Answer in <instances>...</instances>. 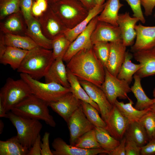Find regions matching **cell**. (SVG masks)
I'll return each mask as SVG.
<instances>
[{
	"label": "cell",
	"mask_w": 155,
	"mask_h": 155,
	"mask_svg": "<svg viewBox=\"0 0 155 155\" xmlns=\"http://www.w3.org/2000/svg\"><path fill=\"white\" fill-rule=\"evenodd\" d=\"M129 102L125 103L123 102H119L117 100L114 104L121 113L127 118L129 122H138L141 118L150 110V107L144 110H140L133 106V101L129 98Z\"/></svg>",
	"instance_id": "f1b7e54d"
},
{
	"label": "cell",
	"mask_w": 155,
	"mask_h": 155,
	"mask_svg": "<svg viewBox=\"0 0 155 155\" xmlns=\"http://www.w3.org/2000/svg\"><path fill=\"white\" fill-rule=\"evenodd\" d=\"M0 23V30L4 34L25 35L26 24L20 11L10 14Z\"/></svg>",
	"instance_id": "ffe728a7"
},
{
	"label": "cell",
	"mask_w": 155,
	"mask_h": 155,
	"mask_svg": "<svg viewBox=\"0 0 155 155\" xmlns=\"http://www.w3.org/2000/svg\"><path fill=\"white\" fill-rule=\"evenodd\" d=\"M66 68L68 81L70 85V92L77 99L90 104L100 113L98 106L90 98L81 85L78 79Z\"/></svg>",
	"instance_id": "f546056e"
},
{
	"label": "cell",
	"mask_w": 155,
	"mask_h": 155,
	"mask_svg": "<svg viewBox=\"0 0 155 155\" xmlns=\"http://www.w3.org/2000/svg\"><path fill=\"white\" fill-rule=\"evenodd\" d=\"M153 97H154V98H155V87L154 88V90H153Z\"/></svg>",
	"instance_id": "91938a15"
},
{
	"label": "cell",
	"mask_w": 155,
	"mask_h": 155,
	"mask_svg": "<svg viewBox=\"0 0 155 155\" xmlns=\"http://www.w3.org/2000/svg\"><path fill=\"white\" fill-rule=\"evenodd\" d=\"M124 136L126 140L134 141L141 147L150 140L145 129L138 122H129Z\"/></svg>",
	"instance_id": "4316f807"
},
{
	"label": "cell",
	"mask_w": 155,
	"mask_h": 155,
	"mask_svg": "<svg viewBox=\"0 0 155 155\" xmlns=\"http://www.w3.org/2000/svg\"><path fill=\"white\" fill-rule=\"evenodd\" d=\"M153 100L154 102H155V98H154L153 99Z\"/></svg>",
	"instance_id": "be15d7a7"
},
{
	"label": "cell",
	"mask_w": 155,
	"mask_h": 155,
	"mask_svg": "<svg viewBox=\"0 0 155 155\" xmlns=\"http://www.w3.org/2000/svg\"><path fill=\"white\" fill-rule=\"evenodd\" d=\"M50 133L45 132L42 139L40 144L41 155H53L51 150L49 144V137Z\"/></svg>",
	"instance_id": "ee69618b"
},
{
	"label": "cell",
	"mask_w": 155,
	"mask_h": 155,
	"mask_svg": "<svg viewBox=\"0 0 155 155\" xmlns=\"http://www.w3.org/2000/svg\"><path fill=\"white\" fill-rule=\"evenodd\" d=\"M94 129L97 140L102 149L109 152L119 144L120 141L112 137L105 128L95 126Z\"/></svg>",
	"instance_id": "836d02e7"
},
{
	"label": "cell",
	"mask_w": 155,
	"mask_h": 155,
	"mask_svg": "<svg viewBox=\"0 0 155 155\" xmlns=\"http://www.w3.org/2000/svg\"><path fill=\"white\" fill-rule=\"evenodd\" d=\"M50 5L55 3L60 0H46Z\"/></svg>",
	"instance_id": "9f6ffc18"
},
{
	"label": "cell",
	"mask_w": 155,
	"mask_h": 155,
	"mask_svg": "<svg viewBox=\"0 0 155 155\" xmlns=\"http://www.w3.org/2000/svg\"><path fill=\"white\" fill-rule=\"evenodd\" d=\"M32 12L33 16L36 18L41 16L43 13L35 0L33 2L32 7Z\"/></svg>",
	"instance_id": "681fc988"
},
{
	"label": "cell",
	"mask_w": 155,
	"mask_h": 155,
	"mask_svg": "<svg viewBox=\"0 0 155 155\" xmlns=\"http://www.w3.org/2000/svg\"><path fill=\"white\" fill-rule=\"evenodd\" d=\"M105 3L103 9L97 16L98 21L118 26V12L123 5L120 2V0H108Z\"/></svg>",
	"instance_id": "484cf974"
},
{
	"label": "cell",
	"mask_w": 155,
	"mask_h": 155,
	"mask_svg": "<svg viewBox=\"0 0 155 155\" xmlns=\"http://www.w3.org/2000/svg\"><path fill=\"white\" fill-rule=\"evenodd\" d=\"M126 139L125 136L120 140L119 144L115 148L109 152V155H125Z\"/></svg>",
	"instance_id": "bcb514c9"
},
{
	"label": "cell",
	"mask_w": 155,
	"mask_h": 155,
	"mask_svg": "<svg viewBox=\"0 0 155 155\" xmlns=\"http://www.w3.org/2000/svg\"><path fill=\"white\" fill-rule=\"evenodd\" d=\"M133 78L134 82L131 87V90L137 99L134 107L140 110L149 108L154 103L153 99L150 98L145 94L141 85V78L135 73Z\"/></svg>",
	"instance_id": "83f0119b"
},
{
	"label": "cell",
	"mask_w": 155,
	"mask_h": 155,
	"mask_svg": "<svg viewBox=\"0 0 155 155\" xmlns=\"http://www.w3.org/2000/svg\"><path fill=\"white\" fill-rule=\"evenodd\" d=\"M133 55L128 51L126 52L125 59L117 77L120 80H123L129 84L131 83L134 75L141 68L140 63L136 64L131 60Z\"/></svg>",
	"instance_id": "d6a6232c"
},
{
	"label": "cell",
	"mask_w": 155,
	"mask_h": 155,
	"mask_svg": "<svg viewBox=\"0 0 155 155\" xmlns=\"http://www.w3.org/2000/svg\"><path fill=\"white\" fill-rule=\"evenodd\" d=\"M152 50L155 52V46Z\"/></svg>",
	"instance_id": "94428289"
},
{
	"label": "cell",
	"mask_w": 155,
	"mask_h": 155,
	"mask_svg": "<svg viewBox=\"0 0 155 155\" xmlns=\"http://www.w3.org/2000/svg\"><path fill=\"white\" fill-rule=\"evenodd\" d=\"M67 68L79 80L89 82L99 87L104 80L105 67L92 48L78 52L67 63Z\"/></svg>",
	"instance_id": "6da1fadb"
},
{
	"label": "cell",
	"mask_w": 155,
	"mask_h": 155,
	"mask_svg": "<svg viewBox=\"0 0 155 155\" xmlns=\"http://www.w3.org/2000/svg\"><path fill=\"white\" fill-rule=\"evenodd\" d=\"M97 5H101L104 3L105 0H96Z\"/></svg>",
	"instance_id": "6f0895ef"
},
{
	"label": "cell",
	"mask_w": 155,
	"mask_h": 155,
	"mask_svg": "<svg viewBox=\"0 0 155 155\" xmlns=\"http://www.w3.org/2000/svg\"><path fill=\"white\" fill-rule=\"evenodd\" d=\"M104 80L100 87L105 94L110 102L113 105L117 98L126 99L131 92L129 84L125 80L118 79L110 73L105 68Z\"/></svg>",
	"instance_id": "ba28073f"
},
{
	"label": "cell",
	"mask_w": 155,
	"mask_h": 155,
	"mask_svg": "<svg viewBox=\"0 0 155 155\" xmlns=\"http://www.w3.org/2000/svg\"><path fill=\"white\" fill-rule=\"evenodd\" d=\"M67 123L70 134V144L72 146L80 137L95 127L87 119L81 105L72 115Z\"/></svg>",
	"instance_id": "30bf717a"
},
{
	"label": "cell",
	"mask_w": 155,
	"mask_h": 155,
	"mask_svg": "<svg viewBox=\"0 0 155 155\" xmlns=\"http://www.w3.org/2000/svg\"><path fill=\"white\" fill-rule=\"evenodd\" d=\"M55 60L52 50L38 47L28 51L17 70L38 80L44 77Z\"/></svg>",
	"instance_id": "7a4b0ae2"
},
{
	"label": "cell",
	"mask_w": 155,
	"mask_h": 155,
	"mask_svg": "<svg viewBox=\"0 0 155 155\" xmlns=\"http://www.w3.org/2000/svg\"><path fill=\"white\" fill-rule=\"evenodd\" d=\"M28 51L7 46L3 54L0 57V63L5 65H9L13 70H17Z\"/></svg>",
	"instance_id": "cb8c5ba5"
},
{
	"label": "cell",
	"mask_w": 155,
	"mask_h": 155,
	"mask_svg": "<svg viewBox=\"0 0 155 155\" xmlns=\"http://www.w3.org/2000/svg\"><path fill=\"white\" fill-rule=\"evenodd\" d=\"M93 45L100 42H113L122 41L118 26L102 21H98L91 36Z\"/></svg>",
	"instance_id": "9a60e30c"
},
{
	"label": "cell",
	"mask_w": 155,
	"mask_h": 155,
	"mask_svg": "<svg viewBox=\"0 0 155 155\" xmlns=\"http://www.w3.org/2000/svg\"><path fill=\"white\" fill-rule=\"evenodd\" d=\"M22 0H0V19L20 11Z\"/></svg>",
	"instance_id": "74e56055"
},
{
	"label": "cell",
	"mask_w": 155,
	"mask_h": 155,
	"mask_svg": "<svg viewBox=\"0 0 155 155\" xmlns=\"http://www.w3.org/2000/svg\"><path fill=\"white\" fill-rule=\"evenodd\" d=\"M92 49L97 58L104 67H106L110 51L109 42H100L93 45Z\"/></svg>",
	"instance_id": "f35d334b"
},
{
	"label": "cell",
	"mask_w": 155,
	"mask_h": 155,
	"mask_svg": "<svg viewBox=\"0 0 155 155\" xmlns=\"http://www.w3.org/2000/svg\"></svg>",
	"instance_id": "e7e4bbea"
},
{
	"label": "cell",
	"mask_w": 155,
	"mask_h": 155,
	"mask_svg": "<svg viewBox=\"0 0 155 155\" xmlns=\"http://www.w3.org/2000/svg\"><path fill=\"white\" fill-rule=\"evenodd\" d=\"M37 19L43 33L50 40H53L64 35L68 29L50 6Z\"/></svg>",
	"instance_id": "9c48e42d"
},
{
	"label": "cell",
	"mask_w": 155,
	"mask_h": 155,
	"mask_svg": "<svg viewBox=\"0 0 155 155\" xmlns=\"http://www.w3.org/2000/svg\"><path fill=\"white\" fill-rule=\"evenodd\" d=\"M53 155H96L107 154L109 152L102 148L86 149L68 145L60 137L55 138L51 144Z\"/></svg>",
	"instance_id": "e0dca14e"
},
{
	"label": "cell",
	"mask_w": 155,
	"mask_h": 155,
	"mask_svg": "<svg viewBox=\"0 0 155 155\" xmlns=\"http://www.w3.org/2000/svg\"><path fill=\"white\" fill-rule=\"evenodd\" d=\"M32 94L27 84L23 79L9 78L1 88L0 100L7 113L23 100Z\"/></svg>",
	"instance_id": "8992f818"
},
{
	"label": "cell",
	"mask_w": 155,
	"mask_h": 155,
	"mask_svg": "<svg viewBox=\"0 0 155 155\" xmlns=\"http://www.w3.org/2000/svg\"><path fill=\"white\" fill-rule=\"evenodd\" d=\"M89 11L97 5L96 0H78Z\"/></svg>",
	"instance_id": "f907efd6"
},
{
	"label": "cell",
	"mask_w": 155,
	"mask_h": 155,
	"mask_svg": "<svg viewBox=\"0 0 155 155\" xmlns=\"http://www.w3.org/2000/svg\"><path fill=\"white\" fill-rule=\"evenodd\" d=\"M71 43L64 35L52 40L53 55L55 60L63 59Z\"/></svg>",
	"instance_id": "8d00e7d4"
},
{
	"label": "cell",
	"mask_w": 155,
	"mask_h": 155,
	"mask_svg": "<svg viewBox=\"0 0 155 155\" xmlns=\"http://www.w3.org/2000/svg\"><path fill=\"white\" fill-rule=\"evenodd\" d=\"M141 148L134 141L126 140L125 155H141Z\"/></svg>",
	"instance_id": "7bdbcfd3"
},
{
	"label": "cell",
	"mask_w": 155,
	"mask_h": 155,
	"mask_svg": "<svg viewBox=\"0 0 155 155\" xmlns=\"http://www.w3.org/2000/svg\"><path fill=\"white\" fill-rule=\"evenodd\" d=\"M20 76L29 86L33 94L49 104L57 101L70 92L69 88L57 83H43L24 73H20Z\"/></svg>",
	"instance_id": "52a82bcc"
},
{
	"label": "cell",
	"mask_w": 155,
	"mask_h": 155,
	"mask_svg": "<svg viewBox=\"0 0 155 155\" xmlns=\"http://www.w3.org/2000/svg\"><path fill=\"white\" fill-rule=\"evenodd\" d=\"M0 117L7 118V113L1 101L0 100Z\"/></svg>",
	"instance_id": "db71d44e"
},
{
	"label": "cell",
	"mask_w": 155,
	"mask_h": 155,
	"mask_svg": "<svg viewBox=\"0 0 155 155\" xmlns=\"http://www.w3.org/2000/svg\"><path fill=\"white\" fill-rule=\"evenodd\" d=\"M26 24L25 35L31 38L39 47L52 50V40L44 35L36 18L34 17Z\"/></svg>",
	"instance_id": "603a6c76"
},
{
	"label": "cell",
	"mask_w": 155,
	"mask_h": 155,
	"mask_svg": "<svg viewBox=\"0 0 155 155\" xmlns=\"http://www.w3.org/2000/svg\"><path fill=\"white\" fill-rule=\"evenodd\" d=\"M62 59H55L44 76L45 82H54L64 87L69 88L67 68Z\"/></svg>",
	"instance_id": "7402d4cb"
},
{
	"label": "cell",
	"mask_w": 155,
	"mask_h": 155,
	"mask_svg": "<svg viewBox=\"0 0 155 155\" xmlns=\"http://www.w3.org/2000/svg\"><path fill=\"white\" fill-rule=\"evenodd\" d=\"M97 16L92 20L86 29L71 42L63 58V61L67 63L74 55L81 50L92 48L93 44L91 36L98 21Z\"/></svg>",
	"instance_id": "8fae6325"
},
{
	"label": "cell",
	"mask_w": 155,
	"mask_h": 155,
	"mask_svg": "<svg viewBox=\"0 0 155 155\" xmlns=\"http://www.w3.org/2000/svg\"><path fill=\"white\" fill-rule=\"evenodd\" d=\"M4 127V124L2 120H0V134L2 133Z\"/></svg>",
	"instance_id": "11a10c76"
},
{
	"label": "cell",
	"mask_w": 155,
	"mask_h": 155,
	"mask_svg": "<svg viewBox=\"0 0 155 155\" xmlns=\"http://www.w3.org/2000/svg\"><path fill=\"white\" fill-rule=\"evenodd\" d=\"M141 5L144 10V14L146 16L152 14L153 10L155 7V0H141Z\"/></svg>",
	"instance_id": "7dc6e473"
},
{
	"label": "cell",
	"mask_w": 155,
	"mask_h": 155,
	"mask_svg": "<svg viewBox=\"0 0 155 155\" xmlns=\"http://www.w3.org/2000/svg\"><path fill=\"white\" fill-rule=\"evenodd\" d=\"M91 99L98 106L101 117L105 122L113 106L105 94L100 88L89 82L79 80Z\"/></svg>",
	"instance_id": "7c38bea8"
},
{
	"label": "cell",
	"mask_w": 155,
	"mask_h": 155,
	"mask_svg": "<svg viewBox=\"0 0 155 155\" xmlns=\"http://www.w3.org/2000/svg\"><path fill=\"white\" fill-rule=\"evenodd\" d=\"M81 105V100L76 98L70 92L57 101L49 104V106L67 123L72 115Z\"/></svg>",
	"instance_id": "2e32d148"
},
{
	"label": "cell",
	"mask_w": 155,
	"mask_h": 155,
	"mask_svg": "<svg viewBox=\"0 0 155 155\" xmlns=\"http://www.w3.org/2000/svg\"><path fill=\"white\" fill-rule=\"evenodd\" d=\"M105 122V128L112 137L119 141L124 137L129 123L115 105Z\"/></svg>",
	"instance_id": "4fadbf2b"
},
{
	"label": "cell",
	"mask_w": 155,
	"mask_h": 155,
	"mask_svg": "<svg viewBox=\"0 0 155 155\" xmlns=\"http://www.w3.org/2000/svg\"><path fill=\"white\" fill-rule=\"evenodd\" d=\"M105 3L101 5H97L89 11L87 16L78 24L72 28L67 29L64 35L72 42L86 28L92 20L98 16L102 11L105 5Z\"/></svg>",
	"instance_id": "d4e9b609"
},
{
	"label": "cell",
	"mask_w": 155,
	"mask_h": 155,
	"mask_svg": "<svg viewBox=\"0 0 155 155\" xmlns=\"http://www.w3.org/2000/svg\"><path fill=\"white\" fill-rule=\"evenodd\" d=\"M153 139H155V133L154 135Z\"/></svg>",
	"instance_id": "6125c7cd"
},
{
	"label": "cell",
	"mask_w": 155,
	"mask_h": 155,
	"mask_svg": "<svg viewBox=\"0 0 155 155\" xmlns=\"http://www.w3.org/2000/svg\"><path fill=\"white\" fill-rule=\"evenodd\" d=\"M138 122L145 129L150 140L153 139L155 131V112L150 109L141 118Z\"/></svg>",
	"instance_id": "ab89813d"
},
{
	"label": "cell",
	"mask_w": 155,
	"mask_h": 155,
	"mask_svg": "<svg viewBox=\"0 0 155 155\" xmlns=\"http://www.w3.org/2000/svg\"><path fill=\"white\" fill-rule=\"evenodd\" d=\"M29 150L21 144L16 135L0 141V155H27Z\"/></svg>",
	"instance_id": "4dcf8cb0"
},
{
	"label": "cell",
	"mask_w": 155,
	"mask_h": 155,
	"mask_svg": "<svg viewBox=\"0 0 155 155\" xmlns=\"http://www.w3.org/2000/svg\"><path fill=\"white\" fill-rule=\"evenodd\" d=\"M4 39L7 46L28 51L39 47L31 38L25 35L5 34Z\"/></svg>",
	"instance_id": "1f68e13d"
},
{
	"label": "cell",
	"mask_w": 155,
	"mask_h": 155,
	"mask_svg": "<svg viewBox=\"0 0 155 155\" xmlns=\"http://www.w3.org/2000/svg\"><path fill=\"white\" fill-rule=\"evenodd\" d=\"M150 107L151 110L155 112V102H154Z\"/></svg>",
	"instance_id": "680465c9"
},
{
	"label": "cell",
	"mask_w": 155,
	"mask_h": 155,
	"mask_svg": "<svg viewBox=\"0 0 155 155\" xmlns=\"http://www.w3.org/2000/svg\"><path fill=\"white\" fill-rule=\"evenodd\" d=\"M141 155H155V139L150 140L146 145L141 148Z\"/></svg>",
	"instance_id": "f6af8a7d"
},
{
	"label": "cell",
	"mask_w": 155,
	"mask_h": 155,
	"mask_svg": "<svg viewBox=\"0 0 155 155\" xmlns=\"http://www.w3.org/2000/svg\"><path fill=\"white\" fill-rule=\"evenodd\" d=\"M83 111L88 120L95 127L105 128L106 123L100 117L98 110L90 104L81 100Z\"/></svg>",
	"instance_id": "e575fe53"
},
{
	"label": "cell",
	"mask_w": 155,
	"mask_h": 155,
	"mask_svg": "<svg viewBox=\"0 0 155 155\" xmlns=\"http://www.w3.org/2000/svg\"><path fill=\"white\" fill-rule=\"evenodd\" d=\"M50 6L68 29L77 25L89 13L78 0H60Z\"/></svg>",
	"instance_id": "277c9868"
},
{
	"label": "cell",
	"mask_w": 155,
	"mask_h": 155,
	"mask_svg": "<svg viewBox=\"0 0 155 155\" xmlns=\"http://www.w3.org/2000/svg\"><path fill=\"white\" fill-rule=\"evenodd\" d=\"M135 29L136 40L130 51L134 53L152 49L155 46V26H145L139 23L135 25Z\"/></svg>",
	"instance_id": "5bb4252c"
},
{
	"label": "cell",
	"mask_w": 155,
	"mask_h": 155,
	"mask_svg": "<svg viewBox=\"0 0 155 155\" xmlns=\"http://www.w3.org/2000/svg\"><path fill=\"white\" fill-rule=\"evenodd\" d=\"M35 1L43 12L46 11L50 6L46 0Z\"/></svg>",
	"instance_id": "f5cc1de1"
},
{
	"label": "cell",
	"mask_w": 155,
	"mask_h": 155,
	"mask_svg": "<svg viewBox=\"0 0 155 155\" xmlns=\"http://www.w3.org/2000/svg\"><path fill=\"white\" fill-rule=\"evenodd\" d=\"M123 0L126 1L130 7L133 16L137 18L142 23H145L146 20L141 9V0Z\"/></svg>",
	"instance_id": "60d3db41"
},
{
	"label": "cell",
	"mask_w": 155,
	"mask_h": 155,
	"mask_svg": "<svg viewBox=\"0 0 155 155\" xmlns=\"http://www.w3.org/2000/svg\"><path fill=\"white\" fill-rule=\"evenodd\" d=\"M135 59L141 65L135 73L141 78L155 74V52L152 49L133 53Z\"/></svg>",
	"instance_id": "44dd1931"
},
{
	"label": "cell",
	"mask_w": 155,
	"mask_h": 155,
	"mask_svg": "<svg viewBox=\"0 0 155 155\" xmlns=\"http://www.w3.org/2000/svg\"><path fill=\"white\" fill-rule=\"evenodd\" d=\"M7 117L15 127L16 136L21 144L29 150L40 135L42 125L39 120L7 113Z\"/></svg>",
	"instance_id": "5b68a950"
},
{
	"label": "cell",
	"mask_w": 155,
	"mask_h": 155,
	"mask_svg": "<svg viewBox=\"0 0 155 155\" xmlns=\"http://www.w3.org/2000/svg\"><path fill=\"white\" fill-rule=\"evenodd\" d=\"M110 51L105 67L112 75L117 77L125 59L126 47L122 41L110 42Z\"/></svg>",
	"instance_id": "d6986e66"
},
{
	"label": "cell",
	"mask_w": 155,
	"mask_h": 155,
	"mask_svg": "<svg viewBox=\"0 0 155 155\" xmlns=\"http://www.w3.org/2000/svg\"><path fill=\"white\" fill-rule=\"evenodd\" d=\"M139 21L136 17H131L129 12L119 14L117 23L121 31L122 42L126 47L134 44L136 36L135 27Z\"/></svg>",
	"instance_id": "ac0fdd59"
},
{
	"label": "cell",
	"mask_w": 155,
	"mask_h": 155,
	"mask_svg": "<svg viewBox=\"0 0 155 155\" xmlns=\"http://www.w3.org/2000/svg\"><path fill=\"white\" fill-rule=\"evenodd\" d=\"M73 146L86 149L101 148L97 140L94 129L86 132L80 137Z\"/></svg>",
	"instance_id": "d590c367"
},
{
	"label": "cell",
	"mask_w": 155,
	"mask_h": 155,
	"mask_svg": "<svg viewBox=\"0 0 155 155\" xmlns=\"http://www.w3.org/2000/svg\"><path fill=\"white\" fill-rule=\"evenodd\" d=\"M41 135H39L29 149L27 155H41Z\"/></svg>",
	"instance_id": "c3c4849f"
},
{
	"label": "cell",
	"mask_w": 155,
	"mask_h": 155,
	"mask_svg": "<svg viewBox=\"0 0 155 155\" xmlns=\"http://www.w3.org/2000/svg\"><path fill=\"white\" fill-rule=\"evenodd\" d=\"M5 34L0 32V57L4 53L7 47L4 39Z\"/></svg>",
	"instance_id": "816d5d0a"
},
{
	"label": "cell",
	"mask_w": 155,
	"mask_h": 155,
	"mask_svg": "<svg viewBox=\"0 0 155 155\" xmlns=\"http://www.w3.org/2000/svg\"><path fill=\"white\" fill-rule=\"evenodd\" d=\"M48 106V103L32 94L14 106L11 111L23 117L43 121L54 127L56 123L49 113Z\"/></svg>",
	"instance_id": "3957f363"
},
{
	"label": "cell",
	"mask_w": 155,
	"mask_h": 155,
	"mask_svg": "<svg viewBox=\"0 0 155 155\" xmlns=\"http://www.w3.org/2000/svg\"><path fill=\"white\" fill-rule=\"evenodd\" d=\"M34 0H21L20 5V11L26 24L34 17L32 14V8Z\"/></svg>",
	"instance_id": "b9f144b4"
}]
</instances>
